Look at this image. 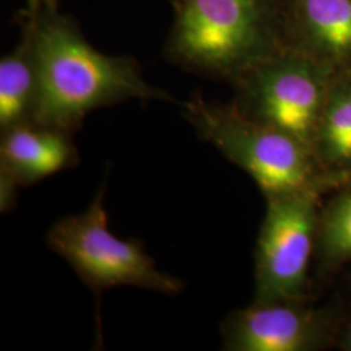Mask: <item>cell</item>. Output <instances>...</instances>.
<instances>
[{"label":"cell","mask_w":351,"mask_h":351,"mask_svg":"<svg viewBox=\"0 0 351 351\" xmlns=\"http://www.w3.org/2000/svg\"><path fill=\"white\" fill-rule=\"evenodd\" d=\"M25 25L37 60L36 124L75 134L88 113L103 107L132 99L173 101L145 80L133 58L95 50L58 8L30 7Z\"/></svg>","instance_id":"6da1fadb"},{"label":"cell","mask_w":351,"mask_h":351,"mask_svg":"<svg viewBox=\"0 0 351 351\" xmlns=\"http://www.w3.org/2000/svg\"><path fill=\"white\" fill-rule=\"evenodd\" d=\"M288 0H182L165 58L191 73L234 84L287 43Z\"/></svg>","instance_id":"7a4b0ae2"},{"label":"cell","mask_w":351,"mask_h":351,"mask_svg":"<svg viewBox=\"0 0 351 351\" xmlns=\"http://www.w3.org/2000/svg\"><path fill=\"white\" fill-rule=\"evenodd\" d=\"M181 107L198 137L250 176L265 201L320 191L328 182L306 145L251 120L234 106L213 103L195 94Z\"/></svg>","instance_id":"3957f363"},{"label":"cell","mask_w":351,"mask_h":351,"mask_svg":"<svg viewBox=\"0 0 351 351\" xmlns=\"http://www.w3.org/2000/svg\"><path fill=\"white\" fill-rule=\"evenodd\" d=\"M104 194L106 182L84 213L66 215L55 221L46 234L47 247L73 268L98 301L104 291L120 287L165 295L180 294L184 282L160 271L141 241L113 234Z\"/></svg>","instance_id":"277c9868"},{"label":"cell","mask_w":351,"mask_h":351,"mask_svg":"<svg viewBox=\"0 0 351 351\" xmlns=\"http://www.w3.org/2000/svg\"><path fill=\"white\" fill-rule=\"evenodd\" d=\"M336 73L313 56L285 47L233 84V106L251 120L284 132L313 151Z\"/></svg>","instance_id":"5b68a950"},{"label":"cell","mask_w":351,"mask_h":351,"mask_svg":"<svg viewBox=\"0 0 351 351\" xmlns=\"http://www.w3.org/2000/svg\"><path fill=\"white\" fill-rule=\"evenodd\" d=\"M319 190L268 199L255 247L252 302L304 300L319 226Z\"/></svg>","instance_id":"8992f818"},{"label":"cell","mask_w":351,"mask_h":351,"mask_svg":"<svg viewBox=\"0 0 351 351\" xmlns=\"http://www.w3.org/2000/svg\"><path fill=\"white\" fill-rule=\"evenodd\" d=\"M228 351H314L324 346V315L304 300L252 302L229 315L221 326Z\"/></svg>","instance_id":"52a82bcc"},{"label":"cell","mask_w":351,"mask_h":351,"mask_svg":"<svg viewBox=\"0 0 351 351\" xmlns=\"http://www.w3.org/2000/svg\"><path fill=\"white\" fill-rule=\"evenodd\" d=\"M287 43L337 73L351 71V0H289Z\"/></svg>","instance_id":"ba28073f"},{"label":"cell","mask_w":351,"mask_h":351,"mask_svg":"<svg viewBox=\"0 0 351 351\" xmlns=\"http://www.w3.org/2000/svg\"><path fill=\"white\" fill-rule=\"evenodd\" d=\"M80 163L73 134L29 123L1 133L0 169L24 186H30Z\"/></svg>","instance_id":"9c48e42d"},{"label":"cell","mask_w":351,"mask_h":351,"mask_svg":"<svg viewBox=\"0 0 351 351\" xmlns=\"http://www.w3.org/2000/svg\"><path fill=\"white\" fill-rule=\"evenodd\" d=\"M313 154L328 182L351 176V71L333 77Z\"/></svg>","instance_id":"30bf717a"},{"label":"cell","mask_w":351,"mask_h":351,"mask_svg":"<svg viewBox=\"0 0 351 351\" xmlns=\"http://www.w3.org/2000/svg\"><path fill=\"white\" fill-rule=\"evenodd\" d=\"M38 68L29 29L19 46L0 60V133L34 123Z\"/></svg>","instance_id":"8fae6325"},{"label":"cell","mask_w":351,"mask_h":351,"mask_svg":"<svg viewBox=\"0 0 351 351\" xmlns=\"http://www.w3.org/2000/svg\"><path fill=\"white\" fill-rule=\"evenodd\" d=\"M316 245L328 262H350L351 186L336 195L319 215Z\"/></svg>","instance_id":"7c38bea8"},{"label":"cell","mask_w":351,"mask_h":351,"mask_svg":"<svg viewBox=\"0 0 351 351\" xmlns=\"http://www.w3.org/2000/svg\"><path fill=\"white\" fill-rule=\"evenodd\" d=\"M21 185L14 180L11 173L4 169H0V211L1 213H10L16 207L19 190Z\"/></svg>","instance_id":"4fadbf2b"},{"label":"cell","mask_w":351,"mask_h":351,"mask_svg":"<svg viewBox=\"0 0 351 351\" xmlns=\"http://www.w3.org/2000/svg\"><path fill=\"white\" fill-rule=\"evenodd\" d=\"M341 346L343 350L351 351V313L348 319V323L345 326V329H343V333H342Z\"/></svg>","instance_id":"5bb4252c"},{"label":"cell","mask_w":351,"mask_h":351,"mask_svg":"<svg viewBox=\"0 0 351 351\" xmlns=\"http://www.w3.org/2000/svg\"><path fill=\"white\" fill-rule=\"evenodd\" d=\"M59 0H30V7H47V8H58Z\"/></svg>","instance_id":"9a60e30c"},{"label":"cell","mask_w":351,"mask_h":351,"mask_svg":"<svg viewBox=\"0 0 351 351\" xmlns=\"http://www.w3.org/2000/svg\"><path fill=\"white\" fill-rule=\"evenodd\" d=\"M169 1H171V3H172V5H173V8H177V7H178V5H180V3H181V1H182V0H169Z\"/></svg>","instance_id":"2e32d148"}]
</instances>
